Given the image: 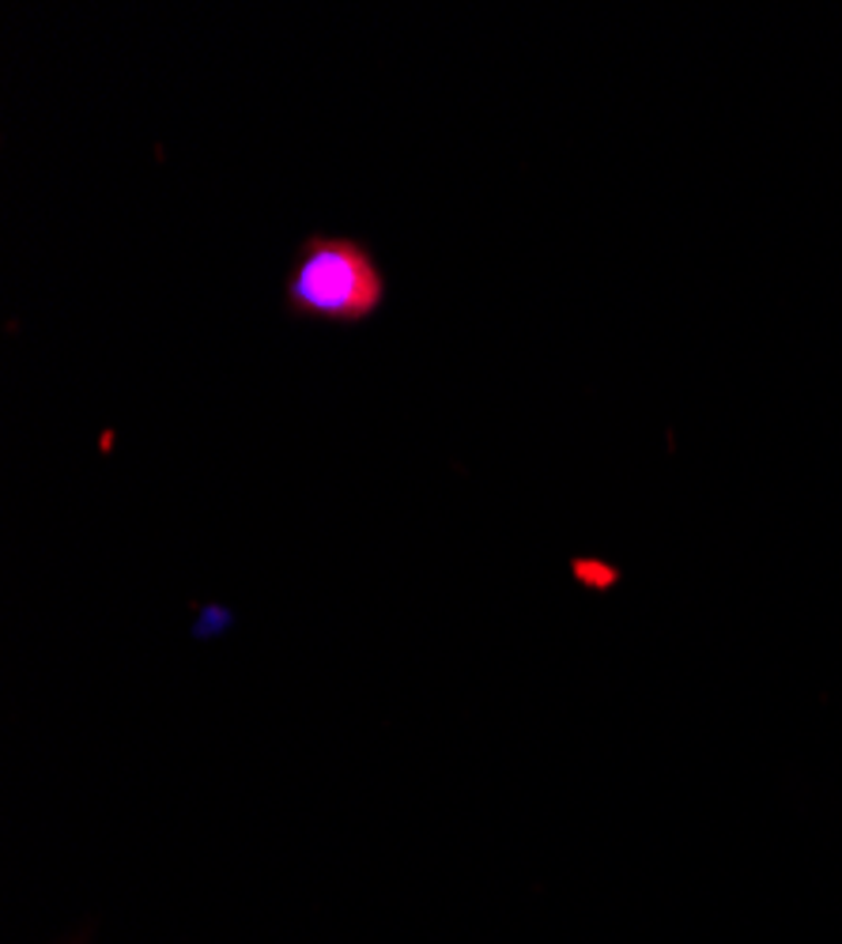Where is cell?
I'll return each mask as SVG.
<instances>
[{"mask_svg":"<svg viewBox=\"0 0 842 944\" xmlns=\"http://www.w3.org/2000/svg\"><path fill=\"white\" fill-rule=\"evenodd\" d=\"M385 299L390 280L371 242L314 231L295 245L283 277V310L295 321L363 325L385 307Z\"/></svg>","mask_w":842,"mask_h":944,"instance_id":"obj_1","label":"cell"}]
</instances>
